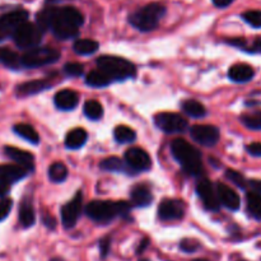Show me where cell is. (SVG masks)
Here are the masks:
<instances>
[{"label":"cell","mask_w":261,"mask_h":261,"mask_svg":"<svg viewBox=\"0 0 261 261\" xmlns=\"http://www.w3.org/2000/svg\"><path fill=\"white\" fill-rule=\"evenodd\" d=\"M84 22L81 10L74 7H53L50 30L59 40L75 38Z\"/></svg>","instance_id":"6da1fadb"},{"label":"cell","mask_w":261,"mask_h":261,"mask_svg":"<svg viewBox=\"0 0 261 261\" xmlns=\"http://www.w3.org/2000/svg\"><path fill=\"white\" fill-rule=\"evenodd\" d=\"M171 152L186 173L191 176H200L203 172L201 154L195 147L184 139H175L171 144Z\"/></svg>","instance_id":"7a4b0ae2"},{"label":"cell","mask_w":261,"mask_h":261,"mask_svg":"<svg viewBox=\"0 0 261 261\" xmlns=\"http://www.w3.org/2000/svg\"><path fill=\"white\" fill-rule=\"evenodd\" d=\"M167 13V8L161 3L154 2L139 8L129 15V23L142 32L155 30L162 18Z\"/></svg>","instance_id":"3957f363"},{"label":"cell","mask_w":261,"mask_h":261,"mask_svg":"<svg viewBox=\"0 0 261 261\" xmlns=\"http://www.w3.org/2000/svg\"><path fill=\"white\" fill-rule=\"evenodd\" d=\"M129 212L130 205L125 201L93 200L86 208L87 216L97 223H109L116 217L126 216Z\"/></svg>","instance_id":"277c9868"},{"label":"cell","mask_w":261,"mask_h":261,"mask_svg":"<svg viewBox=\"0 0 261 261\" xmlns=\"http://www.w3.org/2000/svg\"><path fill=\"white\" fill-rule=\"evenodd\" d=\"M97 66L109 74L112 81H125V79L133 78L137 73L134 64L119 56H99L97 59Z\"/></svg>","instance_id":"5b68a950"},{"label":"cell","mask_w":261,"mask_h":261,"mask_svg":"<svg viewBox=\"0 0 261 261\" xmlns=\"http://www.w3.org/2000/svg\"><path fill=\"white\" fill-rule=\"evenodd\" d=\"M59 58H60V53L56 48L36 46L23 54V56L20 58V64L28 69L40 68V66L54 64L59 60Z\"/></svg>","instance_id":"8992f818"},{"label":"cell","mask_w":261,"mask_h":261,"mask_svg":"<svg viewBox=\"0 0 261 261\" xmlns=\"http://www.w3.org/2000/svg\"><path fill=\"white\" fill-rule=\"evenodd\" d=\"M43 33L45 32L36 23H31L27 20L13 33V40L19 48L30 50V48L38 46V43L42 40Z\"/></svg>","instance_id":"52a82bcc"},{"label":"cell","mask_w":261,"mask_h":261,"mask_svg":"<svg viewBox=\"0 0 261 261\" xmlns=\"http://www.w3.org/2000/svg\"><path fill=\"white\" fill-rule=\"evenodd\" d=\"M154 122L157 127L167 134L182 133L188 127V121L181 115L173 114V112H161L155 115Z\"/></svg>","instance_id":"ba28073f"},{"label":"cell","mask_w":261,"mask_h":261,"mask_svg":"<svg viewBox=\"0 0 261 261\" xmlns=\"http://www.w3.org/2000/svg\"><path fill=\"white\" fill-rule=\"evenodd\" d=\"M28 18L30 13L24 9H17L0 15V32L5 38L8 36H13L17 28L27 22Z\"/></svg>","instance_id":"9c48e42d"},{"label":"cell","mask_w":261,"mask_h":261,"mask_svg":"<svg viewBox=\"0 0 261 261\" xmlns=\"http://www.w3.org/2000/svg\"><path fill=\"white\" fill-rule=\"evenodd\" d=\"M190 135L196 143L205 147H213L221 138L219 129L214 125H194L190 130Z\"/></svg>","instance_id":"30bf717a"},{"label":"cell","mask_w":261,"mask_h":261,"mask_svg":"<svg viewBox=\"0 0 261 261\" xmlns=\"http://www.w3.org/2000/svg\"><path fill=\"white\" fill-rule=\"evenodd\" d=\"M185 216V204L178 199H166L158 206V217L162 221H178Z\"/></svg>","instance_id":"8fae6325"},{"label":"cell","mask_w":261,"mask_h":261,"mask_svg":"<svg viewBox=\"0 0 261 261\" xmlns=\"http://www.w3.org/2000/svg\"><path fill=\"white\" fill-rule=\"evenodd\" d=\"M196 193H198L199 198L201 199L204 206H205L208 211L211 212L219 211L221 204H219L217 190L214 189L213 184H212L208 178H204V180L199 181V184L196 185Z\"/></svg>","instance_id":"7c38bea8"},{"label":"cell","mask_w":261,"mask_h":261,"mask_svg":"<svg viewBox=\"0 0 261 261\" xmlns=\"http://www.w3.org/2000/svg\"><path fill=\"white\" fill-rule=\"evenodd\" d=\"M125 162L135 172L148 171L152 166V160L149 154L142 148H130L125 153Z\"/></svg>","instance_id":"4fadbf2b"},{"label":"cell","mask_w":261,"mask_h":261,"mask_svg":"<svg viewBox=\"0 0 261 261\" xmlns=\"http://www.w3.org/2000/svg\"><path fill=\"white\" fill-rule=\"evenodd\" d=\"M82 201H83V196L81 193H78L73 200L66 203L61 208V222L65 228H73L76 224L82 212Z\"/></svg>","instance_id":"5bb4252c"},{"label":"cell","mask_w":261,"mask_h":261,"mask_svg":"<svg viewBox=\"0 0 261 261\" xmlns=\"http://www.w3.org/2000/svg\"><path fill=\"white\" fill-rule=\"evenodd\" d=\"M216 190L221 205H223L224 208L229 209L232 212L239 211L240 206H241V199H240V195L233 189L229 188L226 184L218 182L216 185Z\"/></svg>","instance_id":"9a60e30c"},{"label":"cell","mask_w":261,"mask_h":261,"mask_svg":"<svg viewBox=\"0 0 261 261\" xmlns=\"http://www.w3.org/2000/svg\"><path fill=\"white\" fill-rule=\"evenodd\" d=\"M54 102H55V106L58 109L63 110V111H70V110L76 107L79 102V97L71 89H63V91L58 92L55 94Z\"/></svg>","instance_id":"2e32d148"},{"label":"cell","mask_w":261,"mask_h":261,"mask_svg":"<svg viewBox=\"0 0 261 261\" xmlns=\"http://www.w3.org/2000/svg\"><path fill=\"white\" fill-rule=\"evenodd\" d=\"M255 76V70L247 64H236L228 70V78L234 83H247Z\"/></svg>","instance_id":"e0dca14e"},{"label":"cell","mask_w":261,"mask_h":261,"mask_svg":"<svg viewBox=\"0 0 261 261\" xmlns=\"http://www.w3.org/2000/svg\"><path fill=\"white\" fill-rule=\"evenodd\" d=\"M4 152L17 165L22 166V167L27 168L30 171L33 170V161H35V157L30 152H25V150L15 147H5Z\"/></svg>","instance_id":"ac0fdd59"},{"label":"cell","mask_w":261,"mask_h":261,"mask_svg":"<svg viewBox=\"0 0 261 261\" xmlns=\"http://www.w3.org/2000/svg\"><path fill=\"white\" fill-rule=\"evenodd\" d=\"M130 196H132L133 204L137 206H148L153 201L152 191L147 185H143V184L135 185L132 189Z\"/></svg>","instance_id":"d6986e66"},{"label":"cell","mask_w":261,"mask_h":261,"mask_svg":"<svg viewBox=\"0 0 261 261\" xmlns=\"http://www.w3.org/2000/svg\"><path fill=\"white\" fill-rule=\"evenodd\" d=\"M30 170L19 165H3L0 166V176L7 178L10 184L17 182L28 175Z\"/></svg>","instance_id":"ffe728a7"},{"label":"cell","mask_w":261,"mask_h":261,"mask_svg":"<svg viewBox=\"0 0 261 261\" xmlns=\"http://www.w3.org/2000/svg\"><path fill=\"white\" fill-rule=\"evenodd\" d=\"M50 87V83L47 81H31V82H25V83L19 84L17 87V93L19 96L24 97V96H33V94H37L43 92L45 89H47Z\"/></svg>","instance_id":"44dd1931"},{"label":"cell","mask_w":261,"mask_h":261,"mask_svg":"<svg viewBox=\"0 0 261 261\" xmlns=\"http://www.w3.org/2000/svg\"><path fill=\"white\" fill-rule=\"evenodd\" d=\"M87 132L82 127H76L73 129L71 132L68 133L65 138V147L69 149H79L81 147H83L87 142Z\"/></svg>","instance_id":"7402d4cb"},{"label":"cell","mask_w":261,"mask_h":261,"mask_svg":"<svg viewBox=\"0 0 261 261\" xmlns=\"http://www.w3.org/2000/svg\"><path fill=\"white\" fill-rule=\"evenodd\" d=\"M227 43L234 46V47L244 50L249 54H261V38H255L251 42L246 38H232L227 41Z\"/></svg>","instance_id":"603a6c76"},{"label":"cell","mask_w":261,"mask_h":261,"mask_svg":"<svg viewBox=\"0 0 261 261\" xmlns=\"http://www.w3.org/2000/svg\"><path fill=\"white\" fill-rule=\"evenodd\" d=\"M112 82L114 81H112L111 76L99 68L96 69V70H92L86 78V83L91 87H96V88H102V87L109 86Z\"/></svg>","instance_id":"cb8c5ba5"},{"label":"cell","mask_w":261,"mask_h":261,"mask_svg":"<svg viewBox=\"0 0 261 261\" xmlns=\"http://www.w3.org/2000/svg\"><path fill=\"white\" fill-rule=\"evenodd\" d=\"M99 167L105 171H109V172H132V168L127 166V163L125 161L120 160L119 157H110L106 158L101 162Z\"/></svg>","instance_id":"d4e9b609"},{"label":"cell","mask_w":261,"mask_h":261,"mask_svg":"<svg viewBox=\"0 0 261 261\" xmlns=\"http://www.w3.org/2000/svg\"><path fill=\"white\" fill-rule=\"evenodd\" d=\"M19 222L23 227L28 228V227L33 226L36 222L35 211L31 204V201L24 200L19 206Z\"/></svg>","instance_id":"484cf974"},{"label":"cell","mask_w":261,"mask_h":261,"mask_svg":"<svg viewBox=\"0 0 261 261\" xmlns=\"http://www.w3.org/2000/svg\"><path fill=\"white\" fill-rule=\"evenodd\" d=\"M14 133L17 135H19L20 138H23L27 142L32 143V144H38L40 143V135L37 134L35 129H33L31 125L28 124H17L13 127Z\"/></svg>","instance_id":"4316f807"},{"label":"cell","mask_w":261,"mask_h":261,"mask_svg":"<svg viewBox=\"0 0 261 261\" xmlns=\"http://www.w3.org/2000/svg\"><path fill=\"white\" fill-rule=\"evenodd\" d=\"M182 110L185 114H188L189 116L196 117V119H200L204 117L206 114V110L204 107L203 103H200L196 99H186L182 102Z\"/></svg>","instance_id":"83f0119b"},{"label":"cell","mask_w":261,"mask_h":261,"mask_svg":"<svg viewBox=\"0 0 261 261\" xmlns=\"http://www.w3.org/2000/svg\"><path fill=\"white\" fill-rule=\"evenodd\" d=\"M0 64L10 69H19L22 66L18 54L5 47L0 48Z\"/></svg>","instance_id":"f1b7e54d"},{"label":"cell","mask_w":261,"mask_h":261,"mask_svg":"<svg viewBox=\"0 0 261 261\" xmlns=\"http://www.w3.org/2000/svg\"><path fill=\"white\" fill-rule=\"evenodd\" d=\"M246 204L247 211L254 218L261 221V195L260 194L249 191L246 194Z\"/></svg>","instance_id":"f546056e"},{"label":"cell","mask_w":261,"mask_h":261,"mask_svg":"<svg viewBox=\"0 0 261 261\" xmlns=\"http://www.w3.org/2000/svg\"><path fill=\"white\" fill-rule=\"evenodd\" d=\"M99 45L97 41L84 38V40H78L74 43L73 48L78 55H92L98 50Z\"/></svg>","instance_id":"4dcf8cb0"},{"label":"cell","mask_w":261,"mask_h":261,"mask_svg":"<svg viewBox=\"0 0 261 261\" xmlns=\"http://www.w3.org/2000/svg\"><path fill=\"white\" fill-rule=\"evenodd\" d=\"M114 137L117 143L125 144V143L134 142L135 138H137V134H135V132L132 127L125 126V125H119V126L115 127Z\"/></svg>","instance_id":"1f68e13d"},{"label":"cell","mask_w":261,"mask_h":261,"mask_svg":"<svg viewBox=\"0 0 261 261\" xmlns=\"http://www.w3.org/2000/svg\"><path fill=\"white\" fill-rule=\"evenodd\" d=\"M48 177L53 182H63L68 177V168L61 162L53 163L48 168Z\"/></svg>","instance_id":"d6a6232c"},{"label":"cell","mask_w":261,"mask_h":261,"mask_svg":"<svg viewBox=\"0 0 261 261\" xmlns=\"http://www.w3.org/2000/svg\"><path fill=\"white\" fill-rule=\"evenodd\" d=\"M241 122L250 130L261 132V111L249 112L241 116Z\"/></svg>","instance_id":"836d02e7"},{"label":"cell","mask_w":261,"mask_h":261,"mask_svg":"<svg viewBox=\"0 0 261 261\" xmlns=\"http://www.w3.org/2000/svg\"><path fill=\"white\" fill-rule=\"evenodd\" d=\"M83 111L84 115L91 120H99L103 116V107L98 101H94V99L84 103Z\"/></svg>","instance_id":"e575fe53"},{"label":"cell","mask_w":261,"mask_h":261,"mask_svg":"<svg viewBox=\"0 0 261 261\" xmlns=\"http://www.w3.org/2000/svg\"><path fill=\"white\" fill-rule=\"evenodd\" d=\"M241 18L244 19V22H246L247 24L251 25L252 28H256V30H260L261 28V10H246V12L242 13Z\"/></svg>","instance_id":"d590c367"},{"label":"cell","mask_w":261,"mask_h":261,"mask_svg":"<svg viewBox=\"0 0 261 261\" xmlns=\"http://www.w3.org/2000/svg\"><path fill=\"white\" fill-rule=\"evenodd\" d=\"M226 177L228 178L229 181L234 184L237 188L240 189H247V180L245 178V176L242 173H240L239 171L236 170H227L226 171Z\"/></svg>","instance_id":"8d00e7d4"},{"label":"cell","mask_w":261,"mask_h":261,"mask_svg":"<svg viewBox=\"0 0 261 261\" xmlns=\"http://www.w3.org/2000/svg\"><path fill=\"white\" fill-rule=\"evenodd\" d=\"M84 66L79 63H68L64 65V71L70 76H81L83 74Z\"/></svg>","instance_id":"74e56055"},{"label":"cell","mask_w":261,"mask_h":261,"mask_svg":"<svg viewBox=\"0 0 261 261\" xmlns=\"http://www.w3.org/2000/svg\"><path fill=\"white\" fill-rule=\"evenodd\" d=\"M12 206H13L12 199L3 198L2 200H0V222L4 221V219L9 216L10 211H12Z\"/></svg>","instance_id":"f35d334b"},{"label":"cell","mask_w":261,"mask_h":261,"mask_svg":"<svg viewBox=\"0 0 261 261\" xmlns=\"http://www.w3.org/2000/svg\"><path fill=\"white\" fill-rule=\"evenodd\" d=\"M180 247L182 251L191 254V252H195L199 249V244L196 241H193V240H184L180 244Z\"/></svg>","instance_id":"ab89813d"},{"label":"cell","mask_w":261,"mask_h":261,"mask_svg":"<svg viewBox=\"0 0 261 261\" xmlns=\"http://www.w3.org/2000/svg\"><path fill=\"white\" fill-rule=\"evenodd\" d=\"M246 150L252 157L261 158V143H251L246 147Z\"/></svg>","instance_id":"60d3db41"},{"label":"cell","mask_w":261,"mask_h":261,"mask_svg":"<svg viewBox=\"0 0 261 261\" xmlns=\"http://www.w3.org/2000/svg\"><path fill=\"white\" fill-rule=\"evenodd\" d=\"M110 247H111V239L110 237H105L103 240L99 241V250H101L102 257L107 256V254L110 252Z\"/></svg>","instance_id":"b9f144b4"},{"label":"cell","mask_w":261,"mask_h":261,"mask_svg":"<svg viewBox=\"0 0 261 261\" xmlns=\"http://www.w3.org/2000/svg\"><path fill=\"white\" fill-rule=\"evenodd\" d=\"M10 190V182L4 178L3 176H0V198H4Z\"/></svg>","instance_id":"7bdbcfd3"},{"label":"cell","mask_w":261,"mask_h":261,"mask_svg":"<svg viewBox=\"0 0 261 261\" xmlns=\"http://www.w3.org/2000/svg\"><path fill=\"white\" fill-rule=\"evenodd\" d=\"M247 185L251 188V190L254 191V193L260 194L261 195V180H255V178H252V180H247Z\"/></svg>","instance_id":"ee69618b"},{"label":"cell","mask_w":261,"mask_h":261,"mask_svg":"<svg viewBox=\"0 0 261 261\" xmlns=\"http://www.w3.org/2000/svg\"><path fill=\"white\" fill-rule=\"evenodd\" d=\"M214 7L219 8V9H224V8H228L229 5H232L234 3V0H212Z\"/></svg>","instance_id":"f6af8a7d"},{"label":"cell","mask_w":261,"mask_h":261,"mask_svg":"<svg viewBox=\"0 0 261 261\" xmlns=\"http://www.w3.org/2000/svg\"><path fill=\"white\" fill-rule=\"evenodd\" d=\"M43 223H45V226L48 227L50 229H54L56 226L55 218H54V217H51L50 214H48V216L47 214H46V216H43Z\"/></svg>","instance_id":"bcb514c9"},{"label":"cell","mask_w":261,"mask_h":261,"mask_svg":"<svg viewBox=\"0 0 261 261\" xmlns=\"http://www.w3.org/2000/svg\"><path fill=\"white\" fill-rule=\"evenodd\" d=\"M148 246V240H144V241L142 242V245L139 246V249H138V254H142L143 251L145 250V247Z\"/></svg>","instance_id":"7dc6e473"},{"label":"cell","mask_w":261,"mask_h":261,"mask_svg":"<svg viewBox=\"0 0 261 261\" xmlns=\"http://www.w3.org/2000/svg\"><path fill=\"white\" fill-rule=\"evenodd\" d=\"M51 261H63L61 259H59V257H56V259H53Z\"/></svg>","instance_id":"c3c4849f"},{"label":"cell","mask_w":261,"mask_h":261,"mask_svg":"<svg viewBox=\"0 0 261 261\" xmlns=\"http://www.w3.org/2000/svg\"><path fill=\"white\" fill-rule=\"evenodd\" d=\"M194 261H208V260H204V259H199V260H194Z\"/></svg>","instance_id":"681fc988"},{"label":"cell","mask_w":261,"mask_h":261,"mask_svg":"<svg viewBox=\"0 0 261 261\" xmlns=\"http://www.w3.org/2000/svg\"><path fill=\"white\" fill-rule=\"evenodd\" d=\"M140 261H148V260H140Z\"/></svg>","instance_id":"f907efd6"}]
</instances>
